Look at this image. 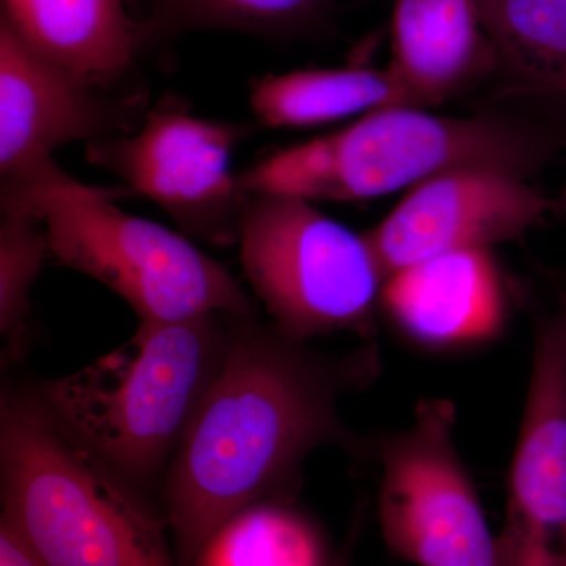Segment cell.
Masks as SVG:
<instances>
[{"label":"cell","instance_id":"obj_1","mask_svg":"<svg viewBox=\"0 0 566 566\" xmlns=\"http://www.w3.org/2000/svg\"><path fill=\"white\" fill-rule=\"evenodd\" d=\"M221 371L167 469V523L178 562L234 513L264 499L296 501L305 460L322 447L371 458L374 441L349 430L342 398L379 374L374 342L335 354L294 340L255 315H229Z\"/></svg>","mask_w":566,"mask_h":566},{"label":"cell","instance_id":"obj_2","mask_svg":"<svg viewBox=\"0 0 566 566\" xmlns=\"http://www.w3.org/2000/svg\"><path fill=\"white\" fill-rule=\"evenodd\" d=\"M553 129L515 115L471 117L394 106L352 125L270 153L237 175L244 193H285L311 202H359L416 188L438 175L490 167L532 177L560 150Z\"/></svg>","mask_w":566,"mask_h":566},{"label":"cell","instance_id":"obj_3","mask_svg":"<svg viewBox=\"0 0 566 566\" xmlns=\"http://www.w3.org/2000/svg\"><path fill=\"white\" fill-rule=\"evenodd\" d=\"M0 497L44 566H178L166 523L35 392L2 394Z\"/></svg>","mask_w":566,"mask_h":566},{"label":"cell","instance_id":"obj_4","mask_svg":"<svg viewBox=\"0 0 566 566\" xmlns=\"http://www.w3.org/2000/svg\"><path fill=\"white\" fill-rule=\"evenodd\" d=\"M229 315L140 322L120 348L33 392L115 474L145 485L174 460L221 371Z\"/></svg>","mask_w":566,"mask_h":566},{"label":"cell","instance_id":"obj_5","mask_svg":"<svg viewBox=\"0 0 566 566\" xmlns=\"http://www.w3.org/2000/svg\"><path fill=\"white\" fill-rule=\"evenodd\" d=\"M132 191L93 188L71 178L36 200L52 259L102 282L140 322L203 314L255 315L240 283L181 234L120 210Z\"/></svg>","mask_w":566,"mask_h":566},{"label":"cell","instance_id":"obj_6","mask_svg":"<svg viewBox=\"0 0 566 566\" xmlns=\"http://www.w3.org/2000/svg\"><path fill=\"white\" fill-rule=\"evenodd\" d=\"M238 243L245 279L286 337H374L386 274L365 233L303 197L245 193Z\"/></svg>","mask_w":566,"mask_h":566},{"label":"cell","instance_id":"obj_7","mask_svg":"<svg viewBox=\"0 0 566 566\" xmlns=\"http://www.w3.org/2000/svg\"><path fill=\"white\" fill-rule=\"evenodd\" d=\"M457 409L423 398L415 419L374 441L386 545L419 566H495L494 536L455 444Z\"/></svg>","mask_w":566,"mask_h":566},{"label":"cell","instance_id":"obj_8","mask_svg":"<svg viewBox=\"0 0 566 566\" xmlns=\"http://www.w3.org/2000/svg\"><path fill=\"white\" fill-rule=\"evenodd\" d=\"M248 134L243 123L156 107L139 132L92 142L85 156L158 203L186 233L229 245L240 240L245 199L230 158Z\"/></svg>","mask_w":566,"mask_h":566},{"label":"cell","instance_id":"obj_9","mask_svg":"<svg viewBox=\"0 0 566 566\" xmlns=\"http://www.w3.org/2000/svg\"><path fill=\"white\" fill-rule=\"evenodd\" d=\"M495 566H566V303L536 327Z\"/></svg>","mask_w":566,"mask_h":566},{"label":"cell","instance_id":"obj_10","mask_svg":"<svg viewBox=\"0 0 566 566\" xmlns=\"http://www.w3.org/2000/svg\"><path fill=\"white\" fill-rule=\"evenodd\" d=\"M557 210L556 200L523 175L469 167L409 189L365 232L387 275L444 253L480 251L521 240Z\"/></svg>","mask_w":566,"mask_h":566},{"label":"cell","instance_id":"obj_11","mask_svg":"<svg viewBox=\"0 0 566 566\" xmlns=\"http://www.w3.org/2000/svg\"><path fill=\"white\" fill-rule=\"evenodd\" d=\"M102 92L32 50L0 18V193L61 169L51 155L62 145L128 133L137 98L120 103Z\"/></svg>","mask_w":566,"mask_h":566},{"label":"cell","instance_id":"obj_12","mask_svg":"<svg viewBox=\"0 0 566 566\" xmlns=\"http://www.w3.org/2000/svg\"><path fill=\"white\" fill-rule=\"evenodd\" d=\"M379 312L417 348L453 353L499 338L510 297L493 251L480 249L444 253L387 275Z\"/></svg>","mask_w":566,"mask_h":566},{"label":"cell","instance_id":"obj_13","mask_svg":"<svg viewBox=\"0 0 566 566\" xmlns=\"http://www.w3.org/2000/svg\"><path fill=\"white\" fill-rule=\"evenodd\" d=\"M126 0H2V17L32 50L107 91L148 50L140 20Z\"/></svg>","mask_w":566,"mask_h":566},{"label":"cell","instance_id":"obj_14","mask_svg":"<svg viewBox=\"0 0 566 566\" xmlns=\"http://www.w3.org/2000/svg\"><path fill=\"white\" fill-rule=\"evenodd\" d=\"M390 69L427 109L493 77L475 0H394Z\"/></svg>","mask_w":566,"mask_h":566},{"label":"cell","instance_id":"obj_15","mask_svg":"<svg viewBox=\"0 0 566 566\" xmlns=\"http://www.w3.org/2000/svg\"><path fill=\"white\" fill-rule=\"evenodd\" d=\"M251 106L264 125L289 129L316 128L385 107H422L390 65L307 69L266 76L253 85Z\"/></svg>","mask_w":566,"mask_h":566},{"label":"cell","instance_id":"obj_16","mask_svg":"<svg viewBox=\"0 0 566 566\" xmlns=\"http://www.w3.org/2000/svg\"><path fill=\"white\" fill-rule=\"evenodd\" d=\"M506 96L566 98V0H475Z\"/></svg>","mask_w":566,"mask_h":566},{"label":"cell","instance_id":"obj_17","mask_svg":"<svg viewBox=\"0 0 566 566\" xmlns=\"http://www.w3.org/2000/svg\"><path fill=\"white\" fill-rule=\"evenodd\" d=\"M132 2V0H126ZM148 48L189 32L229 31L264 40L322 36L353 2L363 0H136Z\"/></svg>","mask_w":566,"mask_h":566},{"label":"cell","instance_id":"obj_18","mask_svg":"<svg viewBox=\"0 0 566 566\" xmlns=\"http://www.w3.org/2000/svg\"><path fill=\"white\" fill-rule=\"evenodd\" d=\"M326 542L289 499H264L234 513L191 566H331Z\"/></svg>","mask_w":566,"mask_h":566},{"label":"cell","instance_id":"obj_19","mask_svg":"<svg viewBox=\"0 0 566 566\" xmlns=\"http://www.w3.org/2000/svg\"><path fill=\"white\" fill-rule=\"evenodd\" d=\"M32 216L2 212L0 335L2 368L21 364L32 345V289L51 256L46 230Z\"/></svg>","mask_w":566,"mask_h":566},{"label":"cell","instance_id":"obj_20","mask_svg":"<svg viewBox=\"0 0 566 566\" xmlns=\"http://www.w3.org/2000/svg\"><path fill=\"white\" fill-rule=\"evenodd\" d=\"M0 566H44L18 532L3 520H0Z\"/></svg>","mask_w":566,"mask_h":566},{"label":"cell","instance_id":"obj_21","mask_svg":"<svg viewBox=\"0 0 566 566\" xmlns=\"http://www.w3.org/2000/svg\"><path fill=\"white\" fill-rule=\"evenodd\" d=\"M557 208H560L562 212L566 216V182L564 189H562L560 199L557 200Z\"/></svg>","mask_w":566,"mask_h":566},{"label":"cell","instance_id":"obj_22","mask_svg":"<svg viewBox=\"0 0 566 566\" xmlns=\"http://www.w3.org/2000/svg\"><path fill=\"white\" fill-rule=\"evenodd\" d=\"M331 566H346V556H338Z\"/></svg>","mask_w":566,"mask_h":566}]
</instances>
